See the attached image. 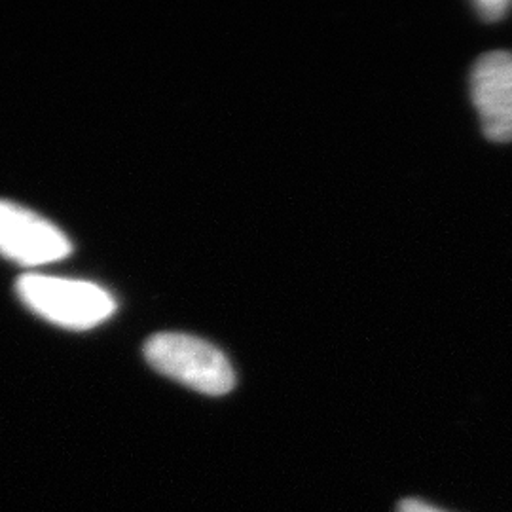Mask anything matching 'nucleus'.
<instances>
[{"label":"nucleus","mask_w":512,"mask_h":512,"mask_svg":"<svg viewBox=\"0 0 512 512\" xmlns=\"http://www.w3.org/2000/svg\"><path fill=\"white\" fill-rule=\"evenodd\" d=\"M145 357L160 374L203 395H226L236 385V374L226 355L196 336L154 334L145 346Z\"/></svg>","instance_id":"f257e3e1"},{"label":"nucleus","mask_w":512,"mask_h":512,"mask_svg":"<svg viewBox=\"0 0 512 512\" xmlns=\"http://www.w3.org/2000/svg\"><path fill=\"white\" fill-rule=\"evenodd\" d=\"M16 291L29 310L63 329H93L116 310L114 298L88 281L27 274L19 277Z\"/></svg>","instance_id":"f03ea898"},{"label":"nucleus","mask_w":512,"mask_h":512,"mask_svg":"<svg viewBox=\"0 0 512 512\" xmlns=\"http://www.w3.org/2000/svg\"><path fill=\"white\" fill-rule=\"evenodd\" d=\"M69 238L37 213L0 200V255L21 266H42L71 255Z\"/></svg>","instance_id":"7ed1b4c3"},{"label":"nucleus","mask_w":512,"mask_h":512,"mask_svg":"<svg viewBox=\"0 0 512 512\" xmlns=\"http://www.w3.org/2000/svg\"><path fill=\"white\" fill-rule=\"evenodd\" d=\"M471 97L484 135L512 143V54L497 50L478 57L471 73Z\"/></svg>","instance_id":"20e7f679"},{"label":"nucleus","mask_w":512,"mask_h":512,"mask_svg":"<svg viewBox=\"0 0 512 512\" xmlns=\"http://www.w3.org/2000/svg\"><path fill=\"white\" fill-rule=\"evenodd\" d=\"M511 6L509 0H478V2H475L478 16L484 21H488V23H494V21L505 18L507 12L511 10Z\"/></svg>","instance_id":"39448f33"},{"label":"nucleus","mask_w":512,"mask_h":512,"mask_svg":"<svg viewBox=\"0 0 512 512\" xmlns=\"http://www.w3.org/2000/svg\"><path fill=\"white\" fill-rule=\"evenodd\" d=\"M399 512H444L437 509V507H431L429 503L421 501V499H403L399 503Z\"/></svg>","instance_id":"423d86ee"}]
</instances>
